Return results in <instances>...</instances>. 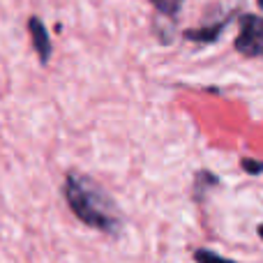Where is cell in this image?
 Listing matches in <instances>:
<instances>
[{"mask_svg": "<svg viewBox=\"0 0 263 263\" xmlns=\"http://www.w3.org/2000/svg\"><path fill=\"white\" fill-rule=\"evenodd\" d=\"M150 3H153V7L157 9L159 14H164V16H168V18H176L185 0H150Z\"/></svg>", "mask_w": 263, "mask_h": 263, "instance_id": "obj_5", "label": "cell"}, {"mask_svg": "<svg viewBox=\"0 0 263 263\" xmlns=\"http://www.w3.org/2000/svg\"><path fill=\"white\" fill-rule=\"evenodd\" d=\"M224 26H227V21H219L215 26H205L201 30H187L185 37L192 42H215L219 37V32L224 30Z\"/></svg>", "mask_w": 263, "mask_h": 263, "instance_id": "obj_4", "label": "cell"}, {"mask_svg": "<svg viewBox=\"0 0 263 263\" xmlns=\"http://www.w3.org/2000/svg\"><path fill=\"white\" fill-rule=\"evenodd\" d=\"M259 236H261V240H263V224L259 227Z\"/></svg>", "mask_w": 263, "mask_h": 263, "instance_id": "obj_8", "label": "cell"}, {"mask_svg": "<svg viewBox=\"0 0 263 263\" xmlns=\"http://www.w3.org/2000/svg\"><path fill=\"white\" fill-rule=\"evenodd\" d=\"M194 261L196 263H236V261L227 259V256L215 254L213 250H196L194 252Z\"/></svg>", "mask_w": 263, "mask_h": 263, "instance_id": "obj_6", "label": "cell"}, {"mask_svg": "<svg viewBox=\"0 0 263 263\" xmlns=\"http://www.w3.org/2000/svg\"><path fill=\"white\" fill-rule=\"evenodd\" d=\"M259 5H261V7H263V0H259Z\"/></svg>", "mask_w": 263, "mask_h": 263, "instance_id": "obj_9", "label": "cell"}, {"mask_svg": "<svg viewBox=\"0 0 263 263\" xmlns=\"http://www.w3.org/2000/svg\"><path fill=\"white\" fill-rule=\"evenodd\" d=\"M242 168H245L247 173H252V176H259L263 173V162H254V159H242Z\"/></svg>", "mask_w": 263, "mask_h": 263, "instance_id": "obj_7", "label": "cell"}, {"mask_svg": "<svg viewBox=\"0 0 263 263\" xmlns=\"http://www.w3.org/2000/svg\"><path fill=\"white\" fill-rule=\"evenodd\" d=\"M28 32H30L32 49H35L40 63L46 65L51 60V53H53V42H51V35H49V30H46L44 21H42L40 16H30L28 18Z\"/></svg>", "mask_w": 263, "mask_h": 263, "instance_id": "obj_3", "label": "cell"}, {"mask_svg": "<svg viewBox=\"0 0 263 263\" xmlns=\"http://www.w3.org/2000/svg\"><path fill=\"white\" fill-rule=\"evenodd\" d=\"M236 51L245 58H263V16H256V14L240 16Z\"/></svg>", "mask_w": 263, "mask_h": 263, "instance_id": "obj_2", "label": "cell"}, {"mask_svg": "<svg viewBox=\"0 0 263 263\" xmlns=\"http://www.w3.org/2000/svg\"><path fill=\"white\" fill-rule=\"evenodd\" d=\"M63 194H65L69 210L86 227L104 231V233L120 231V215H118L116 203L90 178L81 176V173H67Z\"/></svg>", "mask_w": 263, "mask_h": 263, "instance_id": "obj_1", "label": "cell"}]
</instances>
